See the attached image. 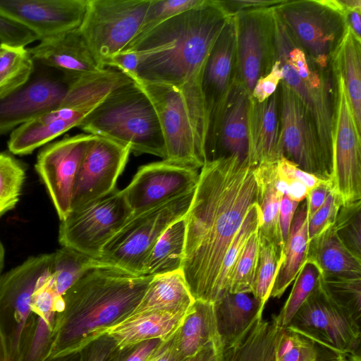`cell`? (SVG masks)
Instances as JSON below:
<instances>
[{
	"mask_svg": "<svg viewBox=\"0 0 361 361\" xmlns=\"http://www.w3.org/2000/svg\"><path fill=\"white\" fill-rule=\"evenodd\" d=\"M121 348L107 333L92 340L79 351V361H118Z\"/></svg>",
	"mask_w": 361,
	"mask_h": 361,
	"instance_id": "cell-48",
	"label": "cell"
},
{
	"mask_svg": "<svg viewBox=\"0 0 361 361\" xmlns=\"http://www.w3.org/2000/svg\"><path fill=\"white\" fill-rule=\"evenodd\" d=\"M283 79L280 62L276 59L271 71L255 83L250 97L257 102H262L274 94Z\"/></svg>",
	"mask_w": 361,
	"mask_h": 361,
	"instance_id": "cell-51",
	"label": "cell"
},
{
	"mask_svg": "<svg viewBox=\"0 0 361 361\" xmlns=\"http://www.w3.org/2000/svg\"><path fill=\"white\" fill-rule=\"evenodd\" d=\"M223 345L211 343L202 348L195 355L182 361H221Z\"/></svg>",
	"mask_w": 361,
	"mask_h": 361,
	"instance_id": "cell-57",
	"label": "cell"
},
{
	"mask_svg": "<svg viewBox=\"0 0 361 361\" xmlns=\"http://www.w3.org/2000/svg\"><path fill=\"white\" fill-rule=\"evenodd\" d=\"M307 261L322 278L361 279V259L341 243L334 224L310 240Z\"/></svg>",
	"mask_w": 361,
	"mask_h": 361,
	"instance_id": "cell-27",
	"label": "cell"
},
{
	"mask_svg": "<svg viewBox=\"0 0 361 361\" xmlns=\"http://www.w3.org/2000/svg\"><path fill=\"white\" fill-rule=\"evenodd\" d=\"M0 361H7V355L3 345L2 341L0 338Z\"/></svg>",
	"mask_w": 361,
	"mask_h": 361,
	"instance_id": "cell-61",
	"label": "cell"
},
{
	"mask_svg": "<svg viewBox=\"0 0 361 361\" xmlns=\"http://www.w3.org/2000/svg\"><path fill=\"white\" fill-rule=\"evenodd\" d=\"M133 216L122 190L80 209L61 221L58 240L63 247L97 259L104 245Z\"/></svg>",
	"mask_w": 361,
	"mask_h": 361,
	"instance_id": "cell-12",
	"label": "cell"
},
{
	"mask_svg": "<svg viewBox=\"0 0 361 361\" xmlns=\"http://www.w3.org/2000/svg\"><path fill=\"white\" fill-rule=\"evenodd\" d=\"M52 334L53 327L34 314L23 339L19 361H45L51 350Z\"/></svg>",
	"mask_w": 361,
	"mask_h": 361,
	"instance_id": "cell-42",
	"label": "cell"
},
{
	"mask_svg": "<svg viewBox=\"0 0 361 361\" xmlns=\"http://www.w3.org/2000/svg\"><path fill=\"white\" fill-rule=\"evenodd\" d=\"M163 342L154 338L121 348L118 361H147Z\"/></svg>",
	"mask_w": 361,
	"mask_h": 361,
	"instance_id": "cell-52",
	"label": "cell"
},
{
	"mask_svg": "<svg viewBox=\"0 0 361 361\" xmlns=\"http://www.w3.org/2000/svg\"><path fill=\"white\" fill-rule=\"evenodd\" d=\"M221 361H349L333 350L278 323L274 315H259L231 345L223 348Z\"/></svg>",
	"mask_w": 361,
	"mask_h": 361,
	"instance_id": "cell-7",
	"label": "cell"
},
{
	"mask_svg": "<svg viewBox=\"0 0 361 361\" xmlns=\"http://www.w3.org/2000/svg\"><path fill=\"white\" fill-rule=\"evenodd\" d=\"M45 361H79V354L77 352L60 357L48 358Z\"/></svg>",
	"mask_w": 361,
	"mask_h": 361,
	"instance_id": "cell-59",
	"label": "cell"
},
{
	"mask_svg": "<svg viewBox=\"0 0 361 361\" xmlns=\"http://www.w3.org/2000/svg\"><path fill=\"white\" fill-rule=\"evenodd\" d=\"M276 170L279 178L297 180L302 183L309 191L326 180L302 170L283 156L276 162Z\"/></svg>",
	"mask_w": 361,
	"mask_h": 361,
	"instance_id": "cell-50",
	"label": "cell"
},
{
	"mask_svg": "<svg viewBox=\"0 0 361 361\" xmlns=\"http://www.w3.org/2000/svg\"><path fill=\"white\" fill-rule=\"evenodd\" d=\"M234 16L225 24L209 53L202 78L205 147L209 143L228 97L238 80Z\"/></svg>",
	"mask_w": 361,
	"mask_h": 361,
	"instance_id": "cell-19",
	"label": "cell"
},
{
	"mask_svg": "<svg viewBox=\"0 0 361 361\" xmlns=\"http://www.w3.org/2000/svg\"><path fill=\"white\" fill-rule=\"evenodd\" d=\"M63 307V296L59 295L55 291L50 276L34 292L31 300V310L44 319L54 329L56 314L62 310Z\"/></svg>",
	"mask_w": 361,
	"mask_h": 361,
	"instance_id": "cell-46",
	"label": "cell"
},
{
	"mask_svg": "<svg viewBox=\"0 0 361 361\" xmlns=\"http://www.w3.org/2000/svg\"><path fill=\"white\" fill-rule=\"evenodd\" d=\"M85 133L108 138L130 147L136 155L166 158V147L154 106L133 81L119 85L82 121Z\"/></svg>",
	"mask_w": 361,
	"mask_h": 361,
	"instance_id": "cell-4",
	"label": "cell"
},
{
	"mask_svg": "<svg viewBox=\"0 0 361 361\" xmlns=\"http://www.w3.org/2000/svg\"><path fill=\"white\" fill-rule=\"evenodd\" d=\"M32 59L77 79L102 68L78 28L39 41L27 49Z\"/></svg>",
	"mask_w": 361,
	"mask_h": 361,
	"instance_id": "cell-25",
	"label": "cell"
},
{
	"mask_svg": "<svg viewBox=\"0 0 361 361\" xmlns=\"http://www.w3.org/2000/svg\"><path fill=\"white\" fill-rule=\"evenodd\" d=\"M279 90L283 156L302 170L320 178L330 180L333 163L323 149L308 111L282 80Z\"/></svg>",
	"mask_w": 361,
	"mask_h": 361,
	"instance_id": "cell-15",
	"label": "cell"
},
{
	"mask_svg": "<svg viewBox=\"0 0 361 361\" xmlns=\"http://www.w3.org/2000/svg\"><path fill=\"white\" fill-rule=\"evenodd\" d=\"M29 79L0 95V135L47 112L59 109L75 80L35 61Z\"/></svg>",
	"mask_w": 361,
	"mask_h": 361,
	"instance_id": "cell-14",
	"label": "cell"
},
{
	"mask_svg": "<svg viewBox=\"0 0 361 361\" xmlns=\"http://www.w3.org/2000/svg\"><path fill=\"white\" fill-rule=\"evenodd\" d=\"M276 162L263 163L254 169L257 203L262 214L258 233L260 238L271 243L283 253L284 243L279 223L280 202L283 193L277 187Z\"/></svg>",
	"mask_w": 361,
	"mask_h": 361,
	"instance_id": "cell-33",
	"label": "cell"
},
{
	"mask_svg": "<svg viewBox=\"0 0 361 361\" xmlns=\"http://www.w3.org/2000/svg\"><path fill=\"white\" fill-rule=\"evenodd\" d=\"M205 0H150L141 26L128 45L139 41L143 36L166 20L186 11L202 5Z\"/></svg>",
	"mask_w": 361,
	"mask_h": 361,
	"instance_id": "cell-43",
	"label": "cell"
},
{
	"mask_svg": "<svg viewBox=\"0 0 361 361\" xmlns=\"http://www.w3.org/2000/svg\"><path fill=\"white\" fill-rule=\"evenodd\" d=\"M282 156L278 87L276 92L262 102L250 97L247 158L255 167L263 163L277 161Z\"/></svg>",
	"mask_w": 361,
	"mask_h": 361,
	"instance_id": "cell-26",
	"label": "cell"
},
{
	"mask_svg": "<svg viewBox=\"0 0 361 361\" xmlns=\"http://www.w3.org/2000/svg\"><path fill=\"white\" fill-rule=\"evenodd\" d=\"M286 326L344 353L349 361H361L360 322L333 300L320 277Z\"/></svg>",
	"mask_w": 361,
	"mask_h": 361,
	"instance_id": "cell-11",
	"label": "cell"
},
{
	"mask_svg": "<svg viewBox=\"0 0 361 361\" xmlns=\"http://www.w3.org/2000/svg\"><path fill=\"white\" fill-rule=\"evenodd\" d=\"M150 0H87L78 27L102 68L137 35Z\"/></svg>",
	"mask_w": 361,
	"mask_h": 361,
	"instance_id": "cell-10",
	"label": "cell"
},
{
	"mask_svg": "<svg viewBox=\"0 0 361 361\" xmlns=\"http://www.w3.org/2000/svg\"><path fill=\"white\" fill-rule=\"evenodd\" d=\"M336 77V105L331 183L342 205L361 200V137L343 80Z\"/></svg>",
	"mask_w": 361,
	"mask_h": 361,
	"instance_id": "cell-16",
	"label": "cell"
},
{
	"mask_svg": "<svg viewBox=\"0 0 361 361\" xmlns=\"http://www.w3.org/2000/svg\"><path fill=\"white\" fill-rule=\"evenodd\" d=\"M321 281L333 300L360 322L361 279L322 278Z\"/></svg>",
	"mask_w": 361,
	"mask_h": 361,
	"instance_id": "cell-45",
	"label": "cell"
},
{
	"mask_svg": "<svg viewBox=\"0 0 361 361\" xmlns=\"http://www.w3.org/2000/svg\"><path fill=\"white\" fill-rule=\"evenodd\" d=\"M93 135L80 133L51 142L39 152L35 170L60 221L71 210L77 175Z\"/></svg>",
	"mask_w": 361,
	"mask_h": 361,
	"instance_id": "cell-18",
	"label": "cell"
},
{
	"mask_svg": "<svg viewBox=\"0 0 361 361\" xmlns=\"http://www.w3.org/2000/svg\"><path fill=\"white\" fill-rule=\"evenodd\" d=\"M283 254L271 243L259 238V263L252 294L263 309L270 298L276 276L283 261Z\"/></svg>",
	"mask_w": 361,
	"mask_h": 361,
	"instance_id": "cell-38",
	"label": "cell"
},
{
	"mask_svg": "<svg viewBox=\"0 0 361 361\" xmlns=\"http://www.w3.org/2000/svg\"><path fill=\"white\" fill-rule=\"evenodd\" d=\"M299 202L291 200L286 195L280 202L279 208V223L283 241L285 243L288 237L292 221Z\"/></svg>",
	"mask_w": 361,
	"mask_h": 361,
	"instance_id": "cell-54",
	"label": "cell"
},
{
	"mask_svg": "<svg viewBox=\"0 0 361 361\" xmlns=\"http://www.w3.org/2000/svg\"><path fill=\"white\" fill-rule=\"evenodd\" d=\"M255 166L248 158L205 161L185 215L181 271L195 300L215 302L225 255L251 206L257 202Z\"/></svg>",
	"mask_w": 361,
	"mask_h": 361,
	"instance_id": "cell-1",
	"label": "cell"
},
{
	"mask_svg": "<svg viewBox=\"0 0 361 361\" xmlns=\"http://www.w3.org/2000/svg\"><path fill=\"white\" fill-rule=\"evenodd\" d=\"M133 80L146 93L156 111L166 147L164 161L201 169L204 163V152L180 92L166 84L137 78Z\"/></svg>",
	"mask_w": 361,
	"mask_h": 361,
	"instance_id": "cell-13",
	"label": "cell"
},
{
	"mask_svg": "<svg viewBox=\"0 0 361 361\" xmlns=\"http://www.w3.org/2000/svg\"><path fill=\"white\" fill-rule=\"evenodd\" d=\"M230 16L250 11L274 8L285 0H219Z\"/></svg>",
	"mask_w": 361,
	"mask_h": 361,
	"instance_id": "cell-53",
	"label": "cell"
},
{
	"mask_svg": "<svg viewBox=\"0 0 361 361\" xmlns=\"http://www.w3.org/2000/svg\"><path fill=\"white\" fill-rule=\"evenodd\" d=\"M87 0H0V14L42 41L78 28Z\"/></svg>",
	"mask_w": 361,
	"mask_h": 361,
	"instance_id": "cell-22",
	"label": "cell"
},
{
	"mask_svg": "<svg viewBox=\"0 0 361 361\" xmlns=\"http://www.w3.org/2000/svg\"><path fill=\"white\" fill-rule=\"evenodd\" d=\"M342 204L339 195L332 189L324 204L311 217L308 218L310 240L335 224Z\"/></svg>",
	"mask_w": 361,
	"mask_h": 361,
	"instance_id": "cell-47",
	"label": "cell"
},
{
	"mask_svg": "<svg viewBox=\"0 0 361 361\" xmlns=\"http://www.w3.org/2000/svg\"><path fill=\"white\" fill-rule=\"evenodd\" d=\"M274 10L291 37L315 63L333 69L348 30L344 16L325 0H285Z\"/></svg>",
	"mask_w": 361,
	"mask_h": 361,
	"instance_id": "cell-9",
	"label": "cell"
},
{
	"mask_svg": "<svg viewBox=\"0 0 361 361\" xmlns=\"http://www.w3.org/2000/svg\"><path fill=\"white\" fill-rule=\"evenodd\" d=\"M275 20L276 59L280 62L282 82L306 108L314 123L323 149L333 163L336 105L334 70H326L317 64L291 37L276 13Z\"/></svg>",
	"mask_w": 361,
	"mask_h": 361,
	"instance_id": "cell-5",
	"label": "cell"
},
{
	"mask_svg": "<svg viewBox=\"0 0 361 361\" xmlns=\"http://www.w3.org/2000/svg\"><path fill=\"white\" fill-rule=\"evenodd\" d=\"M320 277L317 267L306 261L297 276L290 293L283 307L276 315V321L283 326H286L316 287Z\"/></svg>",
	"mask_w": 361,
	"mask_h": 361,
	"instance_id": "cell-41",
	"label": "cell"
},
{
	"mask_svg": "<svg viewBox=\"0 0 361 361\" xmlns=\"http://www.w3.org/2000/svg\"><path fill=\"white\" fill-rule=\"evenodd\" d=\"M214 306L224 348L232 344L264 310L252 293L228 290L221 293Z\"/></svg>",
	"mask_w": 361,
	"mask_h": 361,
	"instance_id": "cell-30",
	"label": "cell"
},
{
	"mask_svg": "<svg viewBox=\"0 0 361 361\" xmlns=\"http://www.w3.org/2000/svg\"><path fill=\"white\" fill-rule=\"evenodd\" d=\"M25 175V169L18 160L0 152V218L18 203Z\"/></svg>",
	"mask_w": 361,
	"mask_h": 361,
	"instance_id": "cell-39",
	"label": "cell"
},
{
	"mask_svg": "<svg viewBox=\"0 0 361 361\" xmlns=\"http://www.w3.org/2000/svg\"><path fill=\"white\" fill-rule=\"evenodd\" d=\"M97 106H61L19 126L12 130L8 148L15 155H27L73 128L78 127Z\"/></svg>",
	"mask_w": 361,
	"mask_h": 361,
	"instance_id": "cell-24",
	"label": "cell"
},
{
	"mask_svg": "<svg viewBox=\"0 0 361 361\" xmlns=\"http://www.w3.org/2000/svg\"><path fill=\"white\" fill-rule=\"evenodd\" d=\"M185 316L162 311L139 312L131 314L106 333L120 348L154 338L165 341L173 336Z\"/></svg>",
	"mask_w": 361,
	"mask_h": 361,
	"instance_id": "cell-28",
	"label": "cell"
},
{
	"mask_svg": "<svg viewBox=\"0 0 361 361\" xmlns=\"http://www.w3.org/2000/svg\"><path fill=\"white\" fill-rule=\"evenodd\" d=\"M5 248L4 247L3 243L0 240V276L2 274V271L4 267L5 262Z\"/></svg>",
	"mask_w": 361,
	"mask_h": 361,
	"instance_id": "cell-60",
	"label": "cell"
},
{
	"mask_svg": "<svg viewBox=\"0 0 361 361\" xmlns=\"http://www.w3.org/2000/svg\"><path fill=\"white\" fill-rule=\"evenodd\" d=\"M250 94L239 79L231 91L214 135L204 150V162L220 157H247Z\"/></svg>",
	"mask_w": 361,
	"mask_h": 361,
	"instance_id": "cell-23",
	"label": "cell"
},
{
	"mask_svg": "<svg viewBox=\"0 0 361 361\" xmlns=\"http://www.w3.org/2000/svg\"><path fill=\"white\" fill-rule=\"evenodd\" d=\"M255 232L246 243L231 271L225 290L252 293L259 254V237Z\"/></svg>",
	"mask_w": 361,
	"mask_h": 361,
	"instance_id": "cell-40",
	"label": "cell"
},
{
	"mask_svg": "<svg viewBox=\"0 0 361 361\" xmlns=\"http://www.w3.org/2000/svg\"><path fill=\"white\" fill-rule=\"evenodd\" d=\"M307 203L298 207L285 243L283 261L276 276L270 297L280 298L305 264L309 249Z\"/></svg>",
	"mask_w": 361,
	"mask_h": 361,
	"instance_id": "cell-32",
	"label": "cell"
},
{
	"mask_svg": "<svg viewBox=\"0 0 361 361\" xmlns=\"http://www.w3.org/2000/svg\"><path fill=\"white\" fill-rule=\"evenodd\" d=\"M198 179V170L163 160L140 166L122 192L135 215L193 190Z\"/></svg>",
	"mask_w": 361,
	"mask_h": 361,
	"instance_id": "cell-21",
	"label": "cell"
},
{
	"mask_svg": "<svg viewBox=\"0 0 361 361\" xmlns=\"http://www.w3.org/2000/svg\"><path fill=\"white\" fill-rule=\"evenodd\" d=\"M184 359L176 345L174 334L164 341L147 361H182Z\"/></svg>",
	"mask_w": 361,
	"mask_h": 361,
	"instance_id": "cell-56",
	"label": "cell"
},
{
	"mask_svg": "<svg viewBox=\"0 0 361 361\" xmlns=\"http://www.w3.org/2000/svg\"><path fill=\"white\" fill-rule=\"evenodd\" d=\"M175 341L183 358L195 355L211 343L222 345L214 303L195 300L175 333Z\"/></svg>",
	"mask_w": 361,
	"mask_h": 361,
	"instance_id": "cell-31",
	"label": "cell"
},
{
	"mask_svg": "<svg viewBox=\"0 0 361 361\" xmlns=\"http://www.w3.org/2000/svg\"><path fill=\"white\" fill-rule=\"evenodd\" d=\"M334 228L345 247L361 259V200L341 207Z\"/></svg>",
	"mask_w": 361,
	"mask_h": 361,
	"instance_id": "cell-44",
	"label": "cell"
},
{
	"mask_svg": "<svg viewBox=\"0 0 361 361\" xmlns=\"http://www.w3.org/2000/svg\"><path fill=\"white\" fill-rule=\"evenodd\" d=\"M94 259L68 247L53 252L51 276L56 293L63 296L88 270Z\"/></svg>",
	"mask_w": 361,
	"mask_h": 361,
	"instance_id": "cell-36",
	"label": "cell"
},
{
	"mask_svg": "<svg viewBox=\"0 0 361 361\" xmlns=\"http://www.w3.org/2000/svg\"><path fill=\"white\" fill-rule=\"evenodd\" d=\"M186 238L185 216L173 223L154 245L145 275L157 276L181 270Z\"/></svg>",
	"mask_w": 361,
	"mask_h": 361,
	"instance_id": "cell-35",
	"label": "cell"
},
{
	"mask_svg": "<svg viewBox=\"0 0 361 361\" xmlns=\"http://www.w3.org/2000/svg\"><path fill=\"white\" fill-rule=\"evenodd\" d=\"M195 190L133 215L104 245L96 265L144 276L154 245L169 226L186 215Z\"/></svg>",
	"mask_w": 361,
	"mask_h": 361,
	"instance_id": "cell-6",
	"label": "cell"
},
{
	"mask_svg": "<svg viewBox=\"0 0 361 361\" xmlns=\"http://www.w3.org/2000/svg\"><path fill=\"white\" fill-rule=\"evenodd\" d=\"M195 302L180 270L153 276L132 314L149 311L187 314Z\"/></svg>",
	"mask_w": 361,
	"mask_h": 361,
	"instance_id": "cell-29",
	"label": "cell"
},
{
	"mask_svg": "<svg viewBox=\"0 0 361 361\" xmlns=\"http://www.w3.org/2000/svg\"><path fill=\"white\" fill-rule=\"evenodd\" d=\"M361 8L346 10L344 18L348 28L356 38L361 40Z\"/></svg>",
	"mask_w": 361,
	"mask_h": 361,
	"instance_id": "cell-58",
	"label": "cell"
},
{
	"mask_svg": "<svg viewBox=\"0 0 361 361\" xmlns=\"http://www.w3.org/2000/svg\"><path fill=\"white\" fill-rule=\"evenodd\" d=\"M152 278L99 265L88 270L63 295L48 358L78 352L130 316Z\"/></svg>",
	"mask_w": 361,
	"mask_h": 361,
	"instance_id": "cell-3",
	"label": "cell"
},
{
	"mask_svg": "<svg viewBox=\"0 0 361 361\" xmlns=\"http://www.w3.org/2000/svg\"><path fill=\"white\" fill-rule=\"evenodd\" d=\"M332 189L331 180H326L309 191L305 199L308 218L324 204Z\"/></svg>",
	"mask_w": 361,
	"mask_h": 361,
	"instance_id": "cell-55",
	"label": "cell"
},
{
	"mask_svg": "<svg viewBox=\"0 0 361 361\" xmlns=\"http://www.w3.org/2000/svg\"><path fill=\"white\" fill-rule=\"evenodd\" d=\"M53 253L28 257L0 276V338L7 361H19L23 339L32 318V296L51 276Z\"/></svg>",
	"mask_w": 361,
	"mask_h": 361,
	"instance_id": "cell-8",
	"label": "cell"
},
{
	"mask_svg": "<svg viewBox=\"0 0 361 361\" xmlns=\"http://www.w3.org/2000/svg\"><path fill=\"white\" fill-rule=\"evenodd\" d=\"M38 40L37 36L20 23L0 14V44L14 47L25 46Z\"/></svg>",
	"mask_w": 361,
	"mask_h": 361,
	"instance_id": "cell-49",
	"label": "cell"
},
{
	"mask_svg": "<svg viewBox=\"0 0 361 361\" xmlns=\"http://www.w3.org/2000/svg\"><path fill=\"white\" fill-rule=\"evenodd\" d=\"M130 152L128 146L93 135L77 175L71 211L112 193Z\"/></svg>",
	"mask_w": 361,
	"mask_h": 361,
	"instance_id": "cell-20",
	"label": "cell"
},
{
	"mask_svg": "<svg viewBox=\"0 0 361 361\" xmlns=\"http://www.w3.org/2000/svg\"><path fill=\"white\" fill-rule=\"evenodd\" d=\"M231 16L219 0H205L162 23L123 49L135 51L140 57L132 80L166 84L180 92L203 152V71L215 41Z\"/></svg>",
	"mask_w": 361,
	"mask_h": 361,
	"instance_id": "cell-2",
	"label": "cell"
},
{
	"mask_svg": "<svg viewBox=\"0 0 361 361\" xmlns=\"http://www.w3.org/2000/svg\"><path fill=\"white\" fill-rule=\"evenodd\" d=\"M35 62L27 49L0 44V95L25 83Z\"/></svg>",
	"mask_w": 361,
	"mask_h": 361,
	"instance_id": "cell-37",
	"label": "cell"
},
{
	"mask_svg": "<svg viewBox=\"0 0 361 361\" xmlns=\"http://www.w3.org/2000/svg\"><path fill=\"white\" fill-rule=\"evenodd\" d=\"M275 8L234 16L238 78L250 95L256 82L269 73L276 61Z\"/></svg>",
	"mask_w": 361,
	"mask_h": 361,
	"instance_id": "cell-17",
	"label": "cell"
},
{
	"mask_svg": "<svg viewBox=\"0 0 361 361\" xmlns=\"http://www.w3.org/2000/svg\"><path fill=\"white\" fill-rule=\"evenodd\" d=\"M333 66L343 80L355 121L361 132V40L348 28Z\"/></svg>",
	"mask_w": 361,
	"mask_h": 361,
	"instance_id": "cell-34",
	"label": "cell"
}]
</instances>
